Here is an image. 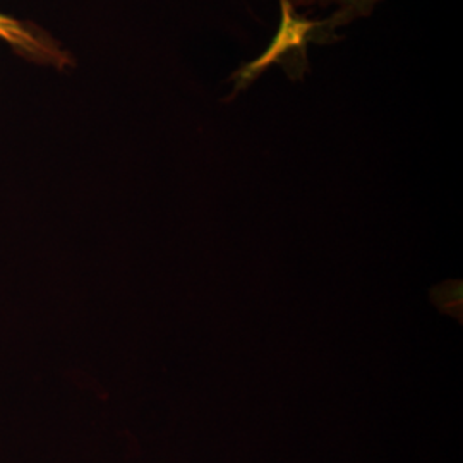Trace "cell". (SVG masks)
I'll list each match as a JSON object with an SVG mask.
<instances>
[{"label": "cell", "mask_w": 463, "mask_h": 463, "mask_svg": "<svg viewBox=\"0 0 463 463\" xmlns=\"http://www.w3.org/2000/svg\"><path fill=\"white\" fill-rule=\"evenodd\" d=\"M381 2L384 0H281V5H288L294 13H326L325 17L313 26L330 33L333 30H338L357 19L369 16Z\"/></svg>", "instance_id": "2"}, {"label": "cell", "mask_w": 463, "mask_h": 463, "mask_svg": "<svg viewBox=\"0 0 463 463\" xmlns=\"http://www.w3.org/2000/svg\"><path fill=\"white\" fill-rule=\"evenodd\" d=\"M0 42L38 67L67 71L76 66V59L55 36L32 21L0 13Z\"/></svg>", "instance_id": "1"}]
</instances>
